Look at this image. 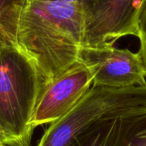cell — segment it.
<instances>
[{
  "label": "cell",
  "mask_w": 146,
  "mask_h": 146,
  "mask_svg": "<svg viewBox=\"0 0 146 146\" xmlns=\"http://www.w3.org/2000/svg\"><path fill=\"white\" fill-rule=\"evenodd\" d=\"M84 26L80 3L27 0L19 21L17 48L34 64L44 86L78 62Z\"/></svg>",
  "instance_id": "6da1fadb"
},
{
  "label": "cell",
  "mask_w": 146,
  "mask_h": 146,
  "mask_svg": "<svg viewBox=\"0 0 146 146\" xmlns=\"http://www.w3.org/2000/svg\"><path fill=\"white\" fill-rule=\"evenodd\" d=\"M44 84L16 46L0 41V132L8 146H30L32 119Z\"/></svg>",
  "instance_id": "7a4b0ae2"
},
{
  "label": "cell",
  "mask_w": 146,
  "mask_h": 146,
  "mask_svg": "<svg viewBox=\"0 0 146 146\" xmlns=\"http://www.w3.org/2000/svg\"><path fill=\"white\" fill-rule=\"evenodd\" d=\"M146 107V85L111 87L92 84L63 117L50 123L37 146H68L95 121L110 114Z\"/></svg>",
  "instance_id": "3957f363"
},
{
  "label": "cell",
  "mask_w": 146,
  "mask_h": 146,
  "mask_svg": "<svg viewBox=\"0 0 146 146\" xmlns=\"http://www.w3.org/2000/svg\"><path fill=\"white\" fill-rule=\"evenodd\" d=\"M146 0H86L82 4L84 35L81 47L114 45L125 36H138Z\"/></svg>",
  "instance_id": "277c9868"
},
{
  "label": "cell",
  "mask_w": 146,
  "mask_h": 146,
  "mask_svg": "<svg viewBox=\"0 0 146 146\" xmlns=\"http://www.w3.org/2000/svg\"><path fill=\"white\" fill-rule=\"evenodd\" d=\"M78 62L92 75V84L111 87L146 85V72L139 53L114 45L80 47Z\"/></svg>",
  "instance_id": "5b68a950"
},
{
  "label": "cell",
  "mask_w": 146,
  "mask_h": 146,
  "mask_svg": "<svg viewBox=\"0 0 146 146\" xmlns=\"http://www.w3.org/2000/svg\"><path fill=\"white\" fill-rule=\"evenodd\" d=\"M92 85V75L82 63L76 62L51 80L43 90L35 106L32 126L52 123L67 115Z\"/></svg>",
  "instance_id": "8992f818"
},
{
  "label": "cell",
  "mask_w": 146,
  "mask_h": 146,
  "mask_svg": "<svg viewBox=\"0 0 146 146\" xmlns=\"http://www.w3.org/2000/svg\"><path fill=\"white\" fill-rule=\"evenodd\" d=\"M68 146H146V107L95 121Z\"/></svg>",
  "instance_id": "52a82bcc"
},
{
  "label": "cell",
  "mask_w": 146,
  "mask_h": 146,
  "mask_svg": "<svg viewBox=\"0 0 146 146\" xmlns=\"http://www.w3.org/2000/svg\"><path fill=\"white\" fill-rule=\"evenodd\" d=\"M27 0H0V41L17 47L19 21Z\"/></svg>",
  "instance_id": "ba28073f"
},
{
  "label": "cell",
  "mask_w": 146,
  "mask_h": 146,
  "mask_svg": "<svg viewBox=\"0 0 146 146\" xmlns=\"http://www.w3.org/2000/svg\"><path fill=\"white\" fill-rule=\"evenodd\" d=\"M137 38L140 42V47L138 53L142 60L146 72V1L143 5V9L139 19Z\"/></svg>",
  "instance_id": "9c48e42d"
},
{
  "label": "cell",
  "mask_w": 146,
  "mask_h": 146,
  "mask_svg": "<svg viewBox=\"0 0 146 146\" xmlns=\"http://www.w3.org/2000/svg\"><path fill=\"white\" fill-rule=\"evenodd\" d=\"M64 1H67V2H72V3H78L82 4L86 0H64Z\"/></svg>",
  "instance_id": "30bf717a"
},
{
  "label": "cell",
  "mask_w": 146,
  "mask_h": 146,
  "mask_svg": "<svg viewBox=\"0 0 146 146\" xmlns=\"http://www.w3.org/2000/svg\"><path fill=\"white\" fill-rule=\"evenodd\" d=\"M0 143L5 144V143H4V138H3V134H2L1 132H0Z\"/></svg>",
  "instance_id": "8fae6325"
},
{
  "label": "cell",
  "mask_w": 146,
  "mask_h": 146,
  "mask_svg": "<svg viewBox=\"0 0 146 146\" xmlns=\"http://www.w3.org/2000/svg\"><path fill=\"white\" fill-rule=\"evenodd\" d=\"M0 146H8L7 145L3 144V143H0Z\"/></svg>",
  "instance_id": "7c38bea8"
}]
</instances>
